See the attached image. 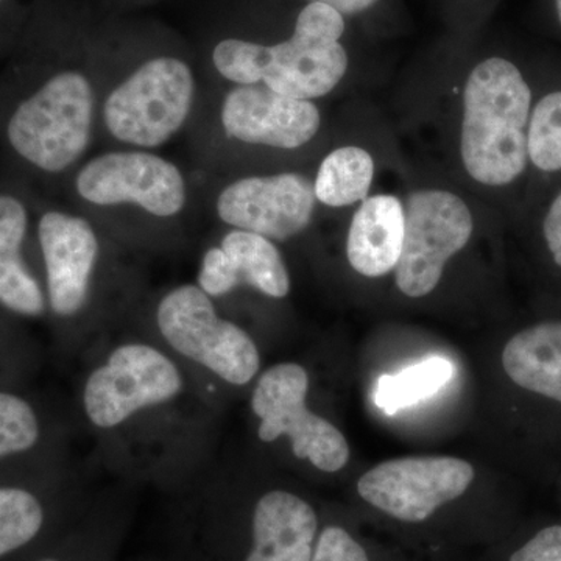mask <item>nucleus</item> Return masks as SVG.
Segmentation results:
<instances>
[{
	"instance_id": "obj_1",
	"label": "nucleus",
	"mask_w": 561,
	"mask_h": 561,
	"mask_svg": "<svg viewBox=\"0 0 561 561\" xmlns=\"http://www.w3.org/2000/svg\"><path fill=\"white\" fill-rule=\"evenodd\" d=\"M76 420L102 463L179 493L213 461L217 400L149 332L84 351Z\"/></svg>"
},
{
	"instance_id": "obj_2",
	"label": "nucleus",
	"mask_w": 561,
	"mask_h": 561,
	"mask_svg": "<svg viewBox=\"0 0 561 561\" xmlns=\"http://www.w3.org/2000/svg\"><path fill=\"white\" fill-rule=\"evenodd\" d=\"M534 84L515 61L491 57L465 84L460 154L472 180L508 187L529 173V125Z\"/></svg>"
},
{
	"instance_id": "obj_3",
	"label": "nucleus",
	"mask_w": 561,
	"mask_h": 561,
	"mask_svg": "<svg viewBox=\"0 0 561 561\" xmlns=\"http://www.w3.org/2000/svg\"><path fill=\"white\" fill-rule=\"evenodd\" d=\"M343 14L330 5L309 2L298 14L294 33L283 43L264 46L243 39H224L214 47V68L238 84L264 83L283 95L302 101L330 94L348 69L341 44Z\"/></svg>"
},
{
	"instance_id": "obj_4",
	"label": "nucleus",
	"mask_w": 561,
	"mask_h": 561,
	"mask_svg": "<svg viewBox=\"0 0 561 561\" xmlns=\"http://www.w3.org/2000/svg\"><path fill=\"white\" fill-rule=\"evenodd\" d=\"M149 334L216 398L224 387L250 386L260 375L256 342L225 319L197 284H181L162 295Z\"/></svg>"
},
{
	"instance_id": "obj_5",
	"label": "nucleus",
	"mask_w": 561,
	"mask_h": 561,
	"mask_svg": "<svg viewBox=\"0 0 561 561\" xmlns=\"http://www.w3.org/2000/svg\"><path fill=\"white\" fill-rule=\"evenodd\" d=\"M95 91L80 70H61L24 99L7 124L14 153L44 173L72 168L90 147Z\"/></svg>"
},
{
	"instance_id": "obj_6",
	"label": "nucleus",
	"mask_w": 561,
	"mask_h": 561,
	"mask_svg": "<svg viewBox=\"0 0 561 561\" xmlns=\"http://www.w3.org/2000/svg\"><path fill=\"white\" fill-rule=\"evenodd\" d=\"M197 81L186 61L157 57L133 70L103 102L106 130L125 146L157 149L190 119Z\"/></svg>"
},
{
	"instance_id": "obj_7",
	"label": "nucleus",
	"mask_w": 561,
	"mask_h": 561,
	"mask_svg": "<svg viewBox=\"0 0 561 561\" xmlns=\"http://www.w3.org/2000/svg\"><path fill=\"white\" fill-rule=\"evenodd\" d=\"M38 247L49 317L65 353L80 354L83 317L90 312L102 245L91 221L62 210L39 217Z\"/></svg>"
},
{
	"instance_id": "obj_8",
	"label": "nucleus",
	"mask_w": 561,
	"mask_h": 561,
	"mask_svg": "<svg viewBox=\"0 0 561 561\" xmlns=\"http://www.w3.org/2000/svg\"><path fill=\"white\" fill-rule=\"evenodd\" d=\"M309 373L297 362H280L267 368L250 398L260 420L257 438L290 442L295 459L309 461L323 472H337L350 459V446L341 431L308 408Z\"/></svg>"
},
{
	"instance_id": "obj_9",
	"label": "nucleus",
	"mask_w": 561,
	"mask_h": 561,
	"mask_svg": "<svg viewBox=\"0 0 561 561\" xmlns=\"http://www.w3.org/2000/svg\"><path fill=\"white\" fill-rule=\"evenodd\" d=\"M83 491L69 465L0 482V561H25L83 515Z\"/></svg>"
},
{
	"instance_id": "obj_10",
	"label": "nucleus",
	"mask_w": 561,
	"mask_h": 561,
	"mask_svg": "<svg viewBox=\"0 0 561 561\" xmlns=\"http://www.w3.org/2000/svg\"><path fill=\"white\" fill-rule=\"evenodd\" d=\"M472 481L474 468L456 457H402L365 472L357 493L387 518L421 526L463 496Z\"/></svg>"
},
{
	"instance_id": "obj_11",
	"label": "nucleus",
	"mask_w": 561,
	"mask_h": 561,
	"mask_svg": "<svg viewBox=\"0 0 561 561\" xmlns=\"http://www.w3.org/2000/svg\"><path fill=\"white\" fill-rule=\"evenodd\" d=\"M401 256L394 268L398 289L411 298L430 295L440 283L443 268L471 239V210L448 191H419L404 208Z\"/></svg>"
},
{
	"instance_id": "obj_12",
	"label": "nucleus",
	"mask_w": 561,
	"mask_h": 561,
	"mask_svg": "<svg viewBox=\"0 0 561 561\" xmlns=\"http://www.w3.org/2000/svg\"><path fill=\"white\" fill-rule=\"evenodd\" d=\"M76 191L90 205H135L157 219L179 216L187 203L180 169L147 150L108 151L92 158L77 173Z\"/></svg>"
},
{
	"instance_id": "obj_13",
	"label": "nucleus",
	"mask_w": 561,
	"mask_h": 561,
	"mask_svg": "<svg viewBox=\"0 0 561 561\" xmlns=\"http://www.w3.org/2000/svg\"><path fill=\"white\" fill-rule=\"evenodd\" d=\"M68 421L24 382H0V482L66 467Z\"/></svg>"
},
{
	"instance_id": "obj_14",
	"label": "nucleus",
	"mask_w": 561,
	"mask_h": 561,
	"mask_svg": "<svg viewBox=\"0 0 561 561\" xmlns=\"http://www.w3.org/2000/svg\"><path fill=\"white\" fill-rule=\"evenodd\" d=\"M313 183L301 173L247 176L228 184L217 198V216L234 230L286 242L311 225Z\"/></svg>"
},
{
	"instance_id": "obj_15",
	"label": "nucleus",
	"mask_w": 561,
	"mask_h": 561,
	"mask_svg": "<svg viewBox=\"0 0 561 561\" xmlns=\"http://www.w3.org/2000/svg\"><path fill=\"white\" fill-rule=\"evenodd\" d=\"M221 128L230 139L295 150L316 138L320 111L312 101L289 98L260 84L236 87L224 99Z\"/></svg>"
},
{
	"instance_id": "obj_16",
	"label": "nucleus",
	"mask_w": 561,
	"mask_h": 561,
	"mask_svg": "<svg viewBox=\"0 0 561 561\" xmlns=\"http://www.w3.org/2000/svg\"><path fill=\"white\" fill-rule=\"evenodd\" d=\"M28 213L20 198L0 194V311L13 319L49 317L44 280L28 262Z\"/></svg>"
},
{
	"instance_id": "obj_17",
	"label": "nucleus",
	"mask_w": 561,
	"mask_h": 561,
	"mask_svg": "<svg viewBox=\"0 0 561 561\" xmlns=\"http://www.w3.org/2000/svg\"><path fill=\"white\" fill-rule=\"evenodd\" d=\"M404 206L393 195L365 198L351 220L346 256L351 267L367 278L397 268L404 241Z\"/></svg>"
},
{
	"instance_id": "obj_18",
	"label": "nucleus",
	"mask_w": 561,
	"mask_h": 561,
	"mask_svg": "<svg viewBox=\"0 0 561 561\" xmlns=\"http://www.w3.org/2000/svg\"><path fill=\"white\" fill-rule=\"evenodd\" d=\"M502 365L516 386L561 402V320L541 321L513 335Z\"/></svg>"
},
{
	"instance_id": "obj_19",
	"label": "nucleus",
	"mask_w": 561,
	"mask_h": 561,
	"mask_svg": "<svg viewBox=\"0 0 561 561\" xmlns=\"http://www.w3.org/2000/svg\"><path fill=\"white\" fill-rule=\"evenodd\" d=\"M221 249L234 262L241 286L251 287L275 300L290 294V276L275 243L254 232L231 230L224 236Z\"/></svg>"
},
{
	"instance_id": "obj_20",
	"label": "nucleus",
	"mask_w": 561,
	"mask_h": 561,
	"mask_svg": "<svg viewBox=\"0 0 561 561\" xmlns=\"http://www.w3.org/2000/svg\"><path fill=\"white\" fill-rule=\"evenodd\" d=\"M375 161L360 147H342L321 161L313 181L317 201L331 208L364 202L371 190Z\"/></svg>"
},
{
	"instance_id": "obj_21",
	"label": "nucleus",
	"mask_w": 561,
	"mask_h": 561,
	"mask_svg": "<svg viewBox=\"0 0 561 561\" xmlns=\"http://www.w3.org/2000/svg\"><path fill=\"white\" fill-rule=\"evenodd\" d=\"M119 518L110 511H84L57 540L25 561H110L119 537Z\"/></svg>"
},
{
	"instance_id": "obj_22",
	"label": "nucleus",
	"mask_w": 561,
	"mask_h": 561,
	"mask_svg": "<svg viewBox=\"0 0 561 561\" xmlns=\"http://www.w3.org/2000/svg\"><path fill=\"white\" fill-rule=\"evenodd\" d=\"M453 376L454 365L443 357H430L394 375H383L376 383V405L391 415L434 397Z\"/></svg>"
},
{
	"instance_id": "obj_23",
	"label": "nucleus",
	"mask_w": 561,
	"mask_h": 561,
	"mask_svg": "<svg viewBox=\"0 0 561 561\" xmlns=\"http://www.w3.org/2000/svg\"><path fill=\"white\" fill-rule=\"evenodd\" d=\"M529 171L561 179V84L538 95L531 110Z\"/></svg>"
},
{
	"instance_id": "obj_24",
	"label": "nucleus",
	"mask_w": 561,
	"mask_h": 561,
	"mask_svg": "<svg viewBox=\"0 0 561 561\" xmlns=\"http://www.w3.org/2000/svg\"><path fill=\"white\" fill-rule=\"evenodd\" d=\"M5 316L0 313V382H24L35 368L36 350Z\"/></svg>"
},
{
	"instance_id": "obj_25",
	"label": "nucleus",
	"mask_w": 561,
	"mask_h": 561,
	"mask_svg": "<svg viewBox=\"0 0 561 561\" xmlns=\"http://www.w3.org/2000/svg\"><path fill=\"white\" fill-rule=\"evenodd\" d=\"M197 286L214 301L241 287L234 262L221 247H210L203 253Z\"/></svg>"
},
{
	"instance_id": "obj_26",
	"label": "nucleus",
	"mask_w": 561,
	"mask_h": 561,
	"mask_svg": "<svg viewBox=\"0 0 561 561\" xmlns=\"http://www.w3.org/2000/svg\"><path fill=\"white\" fill-rule=\"evenodd\" d=\"M311 561H375L368 549L342 524H323Z\"/></svg>"
},
{
	"instance_id": "obj_27",
	"label": "nucleus",
	"mask_w": 561,
	"mask_h": 561,
	"mask_svg": "<svg viewBox=\"0 0 561 561\" xmlns=\"http://www.w3.org/2000/svg\"><path fill=\"white\" fill-rule=\"evenodd\" d=\"M508 561H561V526H549L538 531Z\"/></svg>"
},
{
	"instance_id": "obj_28",
	"label": "nucleus",
	"mask_w": 561,
	"mask_h": 561,
	"mask_svg": "<svg viewBox=\"0 0 561 561\" xmlns=\"http://www.w3.org/2000/svg\"><path fill=\"white\" fill-rule=\"evenodd\" d=\"M538 224L545 249L553 265L561 271V186L549 195Z\"/></svg>"
},
{
	"instance_id": "obj_29",
	"label": "nucleus",
	"mask_w": 561,
	"mask_h": 561,
	"mask_svg": "<svg viewBox=\"0 0 561 561\" xmlns=\"http://www.w3.org/2000/svg\"><path fill=\"white\" fill-rule=\"evenodd\" d=\"M311 2L330 5L341 14H357L370 9L378 0H311Z\"/></svg>"
}]
</instances>
